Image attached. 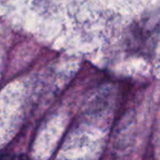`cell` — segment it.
<instances>
[{
  "label": "cell",
  "mask_w": 160,
  "mask_h": 160,
  "mask_svg": "<svg viewBox=\"0 0 160 160\" xmlns=\"http://www.w3.org/2000/svg\"><path fill=\"white\" fill-rule=\"evenodd\" d=\"M10 160H29V158L25 156V155H16L14 157H12Z\"/></svg>",
  "instance_id": "obj_1"
},
{
  "label": "cell",
  "mask_w": 160,
  "mask_h": 160,
  "mask_svg": "<svg viewBox=\"0 0 160 160\" xmlns=\"http://www.w3.org/2000/svg\"><path fill=\"white\" fill-rule=\"evenodd\" d=\"M0 160H10V158H9L8 156H7V155L0 154Z\"/></svg>",
  "instance_id": "obj_2"
}]
</instances>
